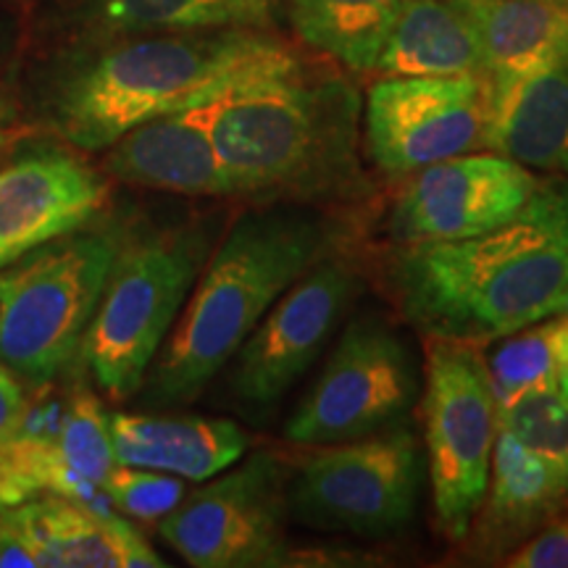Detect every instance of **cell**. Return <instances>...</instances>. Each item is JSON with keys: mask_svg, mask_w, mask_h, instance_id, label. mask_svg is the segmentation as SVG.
<instances>
[{"mask_svg": "<svg viewBox=\"0 0 568 568\" xmlns=\"http://www.w3.org/2000/svg\"><path fill=\"white\" fill-rule=\"evenodd\" d=\"M211 253L201 226L126 237L82 343L98 387L116 400L140 393Z\"/></svg>", "mask_w": 568, "mask_h": 568, "instance_id": "8992f818", "label": "cell"}, {"mask_svg": "<svg viewBox=\"0 0 568 568\" xmlns=\"http://www.w3.org/2000/svg\"><path fill=\"white\" fill-rule=\"evenodd\" d=\"M27 395L21 389L17 374L0 364V443L19 437L27 424Z\"/></svg>", "mask_w": 568, "mask_h": 568, "instance_id": "f1b7e54d", "label": "cell"}, {"mask_svg": "<svg viewBox=\"0 0 568 568\" xmlns=\"http://www.w3.org/2000/svg\"><path fill=\"white\" fill-rule=\"evenodd\" d=\"M485 361L497 414L516 406L527 395L558 387L552 322H537L500 337V343L493 347V353L485 355Z\"/></svg>", "mask_w": 568, "mask_h": 568, "instance_id": "d4e9b609", "label": "cell"}, {"mask_svg": "<svg viewBox=\"0 0 568 568\" xmlns=\"http://www.w3.org/2000/svg\"><path fill=\"white\" fill-rule=\"evenodd\" d=\"M568 503V481L506 429H497L481 508V548L503 552L524 542Z\"/></svg>", "mask_w": 568, "mask_h": 568, "instance_id": "ffe728a7", "label": "cell"}, {"mask_svg": "<svg viewBox=\"0 0 568 568\" xmlns=\"http://www.w3.org/2000/svg\"><path fill=\"white\" fill-rule=\"evenodd\" d=\"M0 568H40L27 539L3 514H0Z\"/></svg>", "mask_w": 568, "mask_h": 568, "instance_id": "f546056e", "label": "cell"}, {"mask_svg": "<svg viewBox=\"0 0 568 568\" xmlns=\"http://www.w3.org/2000/svg\"><path fill=\"white\" fill-rule=\"evenodd\" d=\"M53 456L71 481L74 500L90 503L103 493V481L116 468L111 437V414L90 389H80L69 400L59 429L51 435Z\"/></svg>", "mask_w": 568, "mask_h": 568, "instance_id": "cb8c5ba5", "label": "cell"}, {"mask_svg": "<svg viewBox=\"0 0 568 568\" xmlns=\"http://www.w3.org/2000/svg\"><path fill=\"white\" fill-rule=\"evenodd\" d=\"M111 437L119 464L190 481H209L237 466L251 447L243 426L205 416L111 414Z\"/></svg>", "mask_w": 568, "mask_h": 568, "instance_id": "e0dca14e", "label": "cell"}, {"mask_svg": "<svg viewBox=\"0 0 568 568\" xmlns=\"http://www.w3.org/2000/svg\"><path fill=\"white\" fill-rule=\"evenodd\" d=\"M485 77H382L366 95V151L400 180L432 163L485 148Z\"/></svg>", "mask_w": 568, "mask_h": 568, "instance_id": "8fae6325", "label": "cell"}, {"mask_svg": "<svg viewBox=\"0 0 568 568\" xmlns=\"http://www.w3.org/2000/svg\"><path fill=\"white\" fill-rule=\"evenodd\" d=\"M414 0H284L290 24L311 48L355 71H374L389 30Z\"/></svg>", "mask_w": 568, "mask_h": 568, "instance_id": "7402d4cb", "label": "cell"}, {"mask_svg": "<svg viewBox=\"0 0 568 568\" xmlns=\"http://www.w3.org/2000/svg\"><path fill=\"white\" fill-rule=\"evenodd\" d=\"M11 506H19V497H17V493H13L9 477H6L3 464H0V510L11 508Z\"/></svg>", "mask_w": 568, "mask_h": 568, "instance_id": "d6a6232c", "label": "cell"}, {"mask_svg": "<svg viewBox=\"0 0 568 568\" xmlns=\"http://www.w3.org/2000/svg\"><path fill=\"white\" fill-rule=\"evenodd\" d=\"M514 568H568V516L556 518L539 535L508 552Z\"/></svg>", "mask_w": 568, "mask_h": 568, "instance_id": "83f0119b", "label": "cell"}, {"mask_svg": "<svg viewBox=\"0 0 568 568\" xmlns=\"http://www.w3.org/2000/svg\"><path fill=\"white\" fill-rule=\"evenodd\" d=\"M385 272L397 311L429 339L487 345L556 316L568 293V174L477 237L395 247Z\"/></svg>", "mask_w": 568, "mask_h": 568, "instance_id": "6da1fadb", "label": "cell"}, {"mask_svg": "<svg viewBox=\"0 0 568 568\" xmlns=\"http://www.w3.org/2000/svg\"><path fill=\"white\" fill-rule=\"evenodd\" d=\"M385 77H485L481 40L468 0H414L382 45Z\"/></svg>", "mask_w": 568, "mask_h": 568, "instance_id": "d6986e66", "label": "cell"}, {"mask_svg": "<svg viewBox=\"0 0 568 568\" xmlns=\"http://www.w3.org/2000/svg\"><path fill=\"white\" fill-rule=\"evenodd\" d=\"M122 240L84 224L0 268V364L40 385L74 361Z\"/></svg>", "mask_w": 568, "mask_h": 568, "instance_id": "5b68a950", "label": "cell"}, {"mask_svg": "<svg viewBox=\"0 0 568 568\" xmlns=\"http://www.w3.org/2000/svg\"><path fill=\"white\" fill-rule=\"evenodd\" d=\"M201 111L234 195L305 205L368 193L364 103L343 77L308 71L297 59L234 84Z\"/></svg>", "mask_w": 568, "mask_h": 568, "instance_id": "7a4b0ae2", "label": "cell"}, {"mask_svg": "<svg viewBox=\"0 0 568 568\" xmlns=\"http://www.w3.org/2000/svg\"><path fill=\"white\" fill-rule=\"evenodd\" d=\"M497 429L514 435L568 481V395L564 389L552 387L527 395L497 414Z\"/></svg>", "mask_w": 568, "mask_h": 568, "instance_id": "484cf974", "label": "cell"}, {"mask_svg": "<svg viewBox=\"0 0 568 568\" xmlns=\"http://www.w3.org/2000/svg\"><path fill=\"white\" fill-rule=\"evenodd\" d=\"M552 335H556V361H558V387L568 395V314L552 322Z\"/></svg>", "mask_w": 568, "mask_h": 568, "instance_id": "4dcf8cb0", "label": "cell"}, {"mask_svg": "<svg viewBox=\"0 0 568 568\" xmlns=\"http://www.w3.org/2000/svg\"><path fill=\"white\" fill-rule=\"evenodd\" d=\"M487 90L527 80L568 53V6L558 0H468Z\"/></svg>", "mask_w": 568, "mask_h": 568, "instance_id": "44dd1931", "label": "cell"}, {"mask_svg": "<svg viewBox=\"0 0 568 568\" xmlns=\"http://www.w3.org/2000/svg\"><path fill=\"white\" fill-rule=\"evenodd\" d=\"M13 138H17V126L11 124V113L6 105H0V153L11 145Z\"/></svg>", "mask_w": 568, "mask_h": 568, "instance_id": "1f68e13d", "label": "cell"}, {"mask_svg": "<svg viewBox=\"0 0 568 568\" xmlns=\"http://www.w3.org/2000/svg\"><path fill=\"white\" fill-rule=\"evenodd\" d=\"M105 172L161 193L234 195L201 109L166 113L126 130L105 148Z\"/></svg>", "mask_w": 568, "mask_h": 568, "instance_id": "2e32d148", "label": "cell"}, {"mask_svg": "<svg viewBox=\"0 0 568 568\" xmlns=\"http://www.w3.org/2000/svg\"><path fill=\"white\" fill-rule=\"evenodd\" d=\"M422 450L406 426L322 445L287 481V514L314 531L385 537L414 518Z\"/></svg>", "mask_w": 568, "mask_h": 568, "instance_id": "ba28073f", "label": "cell"}, {"mask_svg": "<svg viewBox=\"0 0 568 568\" xmlns=\"http://www.w3.org/2000/svg\"><path fill=\"white\" fill-rule=\"evenodd\" d=\"M418 395L406 337L385 318L355 316L284 426L297 445H335L400 426Z\"/></svg>", "mask_w": 568, "mask_h": 568, "instance_id": "9c48e42d", "label": "cell"}, {"mask_svg": "<svg viewBox=\"0 0 568 568\" xmlns=\"http://www.w3.org/2000/svg\"><path fill=\"white\" fill-rule=\"evenodd\" d=\"M426 466L437 527L460 542L477 521L489 485L497 406L479 345L432 339L424 387Z\"/></svg>", "mask_w": 568, "mask_h": 568, "instance_id": "52a82bcc", "label": "cell"}, {"mask_svg": "<svg viewBox=\"0 0 568 568\" xmlns=\"http://www.w3.org/2000/svg\"><path fill=\"white\" fill-rule=\"evenodd\" d=\"M27 539L40 568H163L124 518L63 495H40L0 510Z\"/></svg>", "mask_w": 568, "mask_h": 568, "instance_id": "9a60e30c", "label": "cell"}, {"mask_svg": "<svg viewBox=\"0 0 568 568\" xmlns=\"http://www.w3.org/2000/svg\"><path fill=\"white\" fill-rule=\"evenodd\" d=\"M485 148L531 172L568 174V53L527 80L489 92Z\"/></svg>", "mask_w": 568, "mask_h": 568, "instance_id": "ac0fdd59", "label": "cell"}, {"mask_svg": "<svg viewBox=\"0 0 568 568\" xmlns=\"http://www.w3.org/2000/svg\"><path fill=\"white\" fill-rule=\"evenodd\" d=\"M103 495L113 503V508L126 516L161 521L184 500L187 487H184V479L174 474L116 464L103 481Z\"/></svg>", "mask_w": 568, "mask_h": 568, "instance_id": "4316f807", "label": "cell"}, {"mask_svg": "<svg viewBox=\"0 0 568 568\" xmlns=\"http://www.w3.org/2000/svg\"><path fill=\"white\" fill-rule=\"evenodd\" d=\"M95 169L61 148H34L0 163V268L90 224L103 209Z\"/></svg>", "mask_w": 568, "mask_h": 568, "instance_id": "5bb4252c", "label": "cell"}, {"mask_svg": "<svg viewBox=\"0 0 568 568\" xmlns=\"http://www.w3.org/2000/svg\"><path fill=\"white\" fill-rule=\"evenodd\" d=\"M90 11L119 32L253 30L268 24L274 0H90Z\"/></svg>", "mask_w": 568, "mask_h": 568, "instance_id": "603a6c76", "label": "cell"}, {"mask_svg": "<svg viewBox=\"0 0 568 568\" xmlns=\"http://www.w3.org/2000/svg\"><path fill=\"white\" fill-rule=\"evenodd\" d=\"M558 314H568V293L564 295V301L558 305Z\"/></svg>", "mask_w": 568, "mask_h": 568, "instance_id": "836d02e7", "label": "cell"}, {"mask_svg": "<svg viewBox=\"0 0 568 568\" xmlns=\"http://www.w3.org/2000/svg\"><path fill=\"white\" fill-rule=\"evenodd\" d=\"M287 468L272 453H253L245 464L211 481L163 516L159 531L169 548L197 568H272L290 564L284 535Z\"/></svg>", "mask_w": 568, "mask_h": 568, "instance_id": "30bf717a", "label": "cell"}, {"mask_svg": "<svg viewBox=\"0 0 568 568\" xmlns=\"http://www.w3.org/2000/svg\"><path fill=\"white\" fill-rule=\"evenodd\" d=\"M329 243L322 213L297 203H274L234 219L148 368L142 382L148 400L155 406L195 400L284 290L324 258Z\"/></svg>", "mask_w": 568, "mask_h": 568, "instance_id": "3957f363", "label": "cell"}, {"mask_svg": "<svg viewBox=\"0 0 568 568\" xmlns=\"http://www.w3.org/2000/svg\"><path fill=\"white\" fill-rule=\"evenodd\" d=\"M387 230L397 245L450 243L506 224L537 190V174L497 153H464L410 174Z\"/></svg>", "mask_w": 568, "mask_h": 568, "instance_id": "4fadbf2b", "label": "cell"}, {"mask_svg": "<svg viewBox=\"0 0 568 568\" xmlns=\"http://www.w3.org/2000/svg\"><path fill=\"white\" fill-rule=\"evenodd\" d=\"M355 287L358 280L347 261L326 255L316 261L234 353L232 393L255 408L282 400L335 335Z\"/></svg>", "mask_w": 568, "mask_h": 568, "instance_id": "7c38bea8", "label": "cell"}, {"mask_svg": "<svg viewBox=\"0 0 568 568\" xmlns=\"http://www.w3.org/2000/svg\"><path fill=\"white\" fill-rule=\"evenodd\" d=\"M295 61L284 42L247 30L130 40L69 71L55 90L53 122L71 145L98 153L148 119L201 109L234 84Z\"/></svg>", "mask_w": 568, "mask_h": 568, "instance_id": "277c9868", "label": "cell"}]
</instances>
